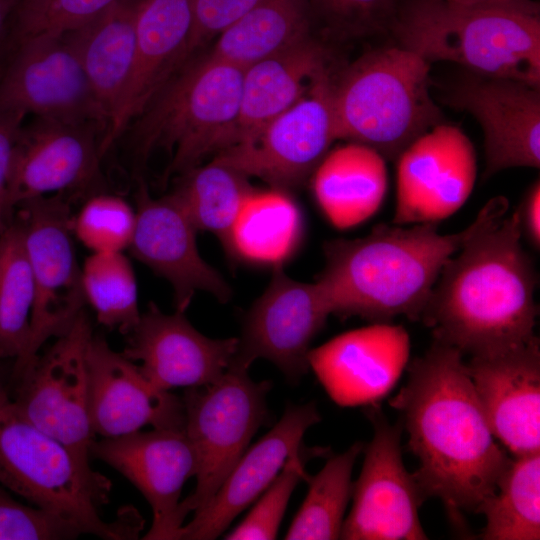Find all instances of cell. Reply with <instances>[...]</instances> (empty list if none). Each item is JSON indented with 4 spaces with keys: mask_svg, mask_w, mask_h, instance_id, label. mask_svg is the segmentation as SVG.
Returning a JSON list of instances; mask_svg holds the SVG:
<instances>
[{
    "mask_svg": "<svg viewBox=\"0 0 540 540\" xmlns=\"http://www.w3.org/2000/svg\"><path fill=\"white\" fill-rule=\"evenodd\" d=\"M123 0H18L14 9L16 43L33 36H62Z\"/></svg>",
    "mask_w": 540,
    "mask_h": 540,
    "instance_id": "37",
    "label": "cell"
},
{
    "mask_svg": "<svg viewBox=\"0 0 540 540\" xmlns=\"http://www.w3.org/2000/svg\"><path fill=\"white\" fill-rule=\"evenodd\" d=\"M478 513L486 519L482 539H540V451L511 457Z\"/></svg>",
    "mask_w": 540,
    "mask_h": 540,
    "instance_id": "32",
    "label": "cell"
},
{
    "mask_svg": "<svg viewBox=\"0 0 540 540\" xmlns=\"http://www.w3.org/2000/svg\"><path fill=\"white\" fill-rule=\"evenodd\" d=\"M244 69L209 54L166 82L136 118L137 152L172 155L183 173L236 142Z\"/></svg>",
    "mask_w": 540,
    "mask_h": 540,
    "instance_id": "7",
    "label": "cell"
},
{
    "mask_svg": "<svg viewBox=\"0 0 540 540\" xmlns=\"http://www.w3.org/2000/svg\"><path fill=\"white\" fill-rule=\"evenodd\" d=\"M312 188L333 226L354 227L374 215L383 202L387 189L384 157L360 143L339 146L315 168Z\"/></svg>",
    "mask_w": 540,
    "mask_h": 540,
    "instance_id": "26",
    "label": "cell"
},
{
    "mask_svg": "<svg viewBox=\"0 0 540 540\" xmlns=\"http://www.w3.org/2000/svg\"><path fill=\"white\" fill-rule=\"evenodd\" d=\"M336 139L333 83L325 71L291 107L214 159L282 189L314 171Z\"/></svg>",
    "mask_w": 540,
    "mask_h": 540,
    "instance_id": "11",
    "label": "cell"
},
{
    "mask_svg": "<svg viewBox=\"0 0 540 540\" xmlns=\"http://www.w3.org/2000/svg\"><path fill=\"white\" fill-rule=\"evenodd\" d=\"M88 410L94 434L127 435L147 425L185 428L182 398L152 385L138 366L94 336L87 347Z\"/></svg>",
    "mask_w": 540,
    "mask_h": 540,
    "instance_id": "22",
    "label": "cell"
},
{
    "mask_svg": "<svg viewBox=\"0 0 540 540\" xmlns=\"http://www.w3.org/2000/svg\"><path fill=\"white\" fill-rule=\"evenodd\" d=\"M325 71L324 52L310 39L245 68L234 144L296 103Z\"/></svg>",
    "mask_w": 540,
    "mask_h": 540,
    "instance_id": "28",
    "label": "cell"
},
{
    "mask_svg": "<svg viewBox=\"0 0 540 540\" xmlns=\"http://www.w3.org/2000/svg\"><path fill=\"white\" fill-rule=\"evenodd\" d=\"M363 450V443L355 442L346 451L330 457L316 475L308 477L306 497L285 539H340L344 514L353 492L352 471Z\"/></svg>",
    "mask_w": 540,
    "mask_h": 540,
    "instance_id": "33",
    "label": "cell"
},
{
    "mask_svg": "<svg viewBox=\"0 0 540 540\" xmlns=\"http://www.w3.org/2000/svg\"><path fill=\"white\" fill-rule=\"evenodd\" d=\"M457 348L434 340L408 365V379L389 401L402 416L413 473L425 499L439 498L455 525L478 513L511 459L495 438Z\"/></svg>",
    "mask_w": 540,
    "mask_h": 540,
    "instance_id": "1",
    "label": "cell"
},
{
    "mask_svg": "<svg viewBox=\"0 0 540 540\" xmlns=\"http://www.w3.org/2000/svg\"><path fill=\"white\" fill-rule=\"evenodd\" d=\"M393 223H437L454 214L470 196L476 154L456 126L437 124L398 156Z\"/></svg>",
    "mask_w": 540,
    "mask_h": 540,
    "instance_id": "17",
    "label": "cell"
},
{
    "mask_svg": "<svg viewBox=\"0 0 540 540\" xmlns=\"http://www.w3.org/2000/svg\"><path fill=\"white\" fill-rule=\"evenodd\" d=\"M0 360V485L32 505L63 515L105 540H135L144 519L123 506L111 522L101 517L110 502V480L29 421L14 403L9 373Z\"/></svg>",
    "mask_w": 540,
    "mask_h": 540,
    "instance_id": "4",
    "label": "cell"
},
{
    "mask_svg": "<svg viewBox=\"0 0 540 540\" xmlns=\"http://www.w3.org/2000/svg\"><path fill=\"white\" fill-rule=\"evenodd\" d=\"M508 209V200L497 196L457 233L442 235L437 223L379 224L365 237L326 242V264L316 282L331 314L375 322L399 315L420 320L446 262L477 233L500 222Z\"/></svg>",
    "mask_w": 540,
    "mask_h": 540,
    "instance_id": "3",
    "label": "cell"
},
{
    "mask_svg": "<svg viewBox=\"0 0 540 540\" xmlns=\"http://www.w3.org/2000/svg\"><path fill=\"white\" fill-rule=\"evenodd\" d=\"M302 234L300 208L283 189H253L232 226L225 250L243 261L275 267L292 256Z\"/></svg>",
    "mask_w": 540,
    "mask_h": 540,
    "instance_id": "29",
    "label": "cell"
},
{
    "mask_svg": "<svg viewBox=\"0 0 540 540\" xmlns=\"http://www.w3.org/2000/svg\"><path fill=\"white\" fill-rule=\"evenodd\" d=\"M137 2L120 1L80 28L66 33L77 50L90 88L105 116L106 130L133 68Z\"/></svg>",
    "mask_w": 540,
    "mask_h": 540,
    "instance_id": "27",
    "label": "cell"
},
{
    "mask_svg": "<svg viewBox=\"0 0 540 540\" xmlns=\"http://www.w3.org/2000/svg\"><path fill=\"white\" fill-rule=\"evenodd\" d=\"M300 451L292 454L286 464L254 501L247 516L224 539L272 540L277 537L290 498L301 480H307L304 460Z\"/></svg>",
    "mask_w": 540,
    "mask_h": 540,
    "instance_id": "38",
    "label": "cell"
},
{
    "mask_svg": "<svg viewBox=\"0 0 540 540\" xmlns=\"http://www.w3.org/2000/svg\"><path fill=\"white\" fill-rule=\"evenodd\" d=\"M522 232L534 248L540 246V183L536 181L527 192L518 211Z\"/></svg>",
    "mask_w": 540,
    "mask_h": 540,
    "instance_id": "42",
    "label": "cell"
},
{
    "mask_svg": "<svg viewBox=\"0 0 540 540\" xmlns=\"http://www.w3.org/2000/svg\"><path fill=\"white\" fill-rule=\"evenodd\" d=\"M35 298L34 280L17 221L0 235V360L18 364L30 334Z\"/></svg>",
    "mask_w": 540,
    "mask_h": 540,
    "instance_id": "34",
    "label": "cell"
},
{
    "mask_svg": "<svg viewBox=\"0 0 540 540\" xmlns=\"http://www.w3.org/2000/svg\"><path fill=\"white\" fill-rule=\"evenodd\" d=\"M87 534L77 522L35 506L21 504L0 485V540H71Z\"/></svg>",
    "mask_w": 540,
    "mask_h": 540,
    "instance_id": "39",
    "label": "cell"
},
{
    "mask_svg": "<svg viewBox=\"0 0 540 540\" xmlns=\"http://www.w3.org/2000/svg\"><path fill=\"white\" fill-rule=\"evenodd\" d=\"M261 0H191L192 30L188 56L198 46L218 36Z\"/></svg>",
    "mask_w": 540,
    "mask_h": 540,
    "instance_id": "40",
    "label": "cell"
},
{
    "mask_svg": "<svg viewBox=\"0 0 540 540\" xmlns=\"http://www.w3.org/2000/svg\"><path fill=\"white\" fill-rule=\"evenodd\" d=\"M92 335L82 311L66 333L9 382L14 403L29 421L88 460L95 435L88 410L87 347Z\"/></svg>",
    "mask_w": 540,
    "mask_h": 540,
    "instance_id": "10",
    "label": "cell"
},
{
    "mask_svg": "<svg viewBox=\"0 0 540 540\" xmlns=\"http://www.w3.org/2000/svg\"><path fill=\"white\" fill-rule=\"evenodd\" d=\"M89 453L123 475L149 503L153 521L143 539L178 540L185 521L180 514L182 489L197 470L185 428H153L94 440Z\"/></svg>",
    "mask_w": 540,
    "mask_h": 540,
    "instance_id": "16",
    "label": "cell"
},
{
    "mask_svg": "<svg viewBox=\"0 0 540 540\" xmlns=\"http://www.w3.org/2000/svg\"><path fill=\"white\" fill-rule=\"evenodd\" d=\"M307 39L303 0H261L218 35L210 54L245 69Z\"/></svg>",
    "mask_w": 540,
    "mask_h": 540,
    "instance_id": "30",
    "label": "cell"
},
{
    "mask_svg": "<svg viewBox=\"0 0 540 540\" xmlns=\"http://www.w3.org/2000/svg\"><path fill=\"white\" fill-rule=\"evenodd\" d=\"M191 0H138L132 72L101 143L105 154L188 57Z\"/></svg>",
    "mask_w": 540,
    "mask_h": 540,
    "instance_id": "25",
    "label": "cell"
},
{
    "mask_svg": "<svg viewBox=\"0 0 540 540\" xmlns=\"http://www.w3.org/2000/svg\"><path fill=\"white\" fill-rule=\"evenodd\" d=\"M136 212L122 197L98 193L92 195L72 216L75 236L91 253L123 252L132 241Z\"/></svg>",
    "mask_w": 540,
    "mask_h": 540,
    "instance_id": "36",
    "label": "cell"
},
{
    "mask_svg": "<svg viewBox=\"0 0 540 540\" xmlns=\"http://www.w3.org/2000/svg\"><path fill=\"white\" fill-rule=\"evenodd\" d=\"M25 114L22 112H0V235L13 219L8 204V182L13 147Z\"/></svg>",
    "mask_w": 540,
    "mask_h": 540,
    "instance_id": "41",
    "label": "cell"
},
{
    "mask_svg": "<svg viewBox=\"0 0 540 540\" xmlns=\"http://www.w3.org/2000/svg\"><path fill=\"white\" fill-rule=\"evenodd\" d=\"M182 174V180L169 195L197 231L214 234L225 249L241 207L253 190L247 176L215 159Z\"/></svg>",
    "mask_w": 540,
    "mask_h": 540,
    "instance_id": "31",
    "label": "cell"
},
{
    "mask_svg": "<svg viewBox=\"0 0 540 540\" xmlns=\"http://www.w3.org/2000/svg\"><path fill=\"white\" fill-rule=\"evenodd\" d=\"M331 315L315 281L288 276L283 265L273 267L271 280L244 319L230 366L250 368L257 359L273 363L291 382L308 369L310 345Z\"/></svg>",
    "mask_w": 540,
    "mask_h": 540,
    "instance_id": "14",
    "label": "cell"
},
{
    "mask_svg": "<svg viewBox=\"0 0 540 540\" xmlns=\"http://www.w3.org/2000/svg\"><path fill=\"white\" fill-rule=\"evenodd\" d=\"M104 130L35 117L22 125L10 164L8 204L12 212L39 197L79 192L100 181Z\"/></svg>",
    "mask_w": 540,
    "mask_h": 540,
    "instance_id": "15",
    "label": "cell"
},
{
    "mask_svg": "<svg viewBox=\"0 0 540 540\" xmlns=\"http://www.w3.org/2000/svg\"><path fill=\"white\" fill-rule=\"evenodd\" d=\"M329 8L342 16L370 17L384 10L389 0H324Z\"/></svg>",
    "mask_w": 540,
    "mask_h": 540,
    "instance_id": "43",
    "label": "cell"
},
{
    "mask_svg": "<svg viewBox=\"0 0 540 540\" xmlns=\"http://www.w3.org/2000/svg\"><path fill=\"white\" fill-rule=\"evenodd\" d=\"M397 34L402 47L428 62H454L476 74L540 86L538 8L419 0L402 16Z\"/></svg>",
    "mask_w": 540,
    "mask_h": 540,
    "instance_id": "5",
    "label": "cell"
},
{
    "mask_svg": "<svg viewBox=\"0 0 540 540\" xmlns=\"http://www.w3.org/2000/svg\"><path fill=\"white\" fill-rule=\"evenodd\" d=\"M518 211L480 231L444 265L420 320L434 340L471 356L534 338L537 275Z\"/></svg>",
    "mask_w": 540,
    "mask_h": 540,
    "instance_id": "2",
    "label": "cell"
},
{
    "mask_svg": "<svg viewBox=\"0 0 540 540\" xmlns=\"http://www.w3.org/2000/svg\"><path fill=\"white\" fill-rule=\"evenodd\" d=\"M365 414L374 432L365 448L360 475L353 483V504L340 539H428L419 517L426 499L402 458V422L391 424L376 405Z\"/></svg>",
    "mask_w": 540,
    "mask_h": 540,
    "instance_id": "12",
    "label": "cell"
},
{
    "mask_svg": "<svg viewBox=\"0 0 540 540\" xmlns=\"http://www.w3.org/2000/svg\"><path fill=\"white\" fill-rule=\"evenodd\" d=\"M121 352L155 387L195 388L218 380L229 368L238 338L214 339L199 332L184 312H162L151 303Z\"/></svg>",
    "mask_w": 540,
    "mask_h": 540,
    "instance_id": "19",
    "label": "cell"
},
{
    "mask_svg": "<svg viewBox=\"0 0 540 540\" xmlns=\"http://www.w3.org/2000/svg\"><path fill=\"white\" fill-rule=\"evenodd\" d=\"M85 301L98 323L128 335L140 319L136 277L123 252L91 253L81 268Z\"/></svg>",
    "mask_w": 540,
    "mask_h": 540,
    "instance_id": "35",
    "label": "cell"
},
{
    "mask_svg": "<svg viewBox=\"0 0 540 540\" xmlns=\"http://www.w3.org/2000/svg\"><path fill=\"white\" fill-rule=\"evenodd\" d=\"M451 3L468 6V7H515L533 9L538 6L530 0H445Z\"/></svg>",
    "mask_w": 540,
    "mask_h": 540,
    "instance_id": "44",
    "label": "cell"
},
{
    "mask_svg": "<svg viewBox=\"0 0 540 540\" xmlns=\"http://www.w3.org/2000/svg\"><path fill=\"white\" fill-rule=\"evenodd\" d=\"M429 71L430 62L402 46L361 57L333 84L337 139L398 157L440 120Z\"/></svg>",
    "mask_w": 540,
    "mask_h": 540,
    "instance_id": "6",
    "label": "cell"
},
{
    "mask_svg": "<svg viewBox=\"0 0 540 540\" xmlns=\"http://www.w3.org/2000/svg\"><path fill=\"white\" fill-rule=\"evenodd\" d=\"M479 122L484 133L485 178L512 167L540 165L539 87L473 73L448 97Z\"/></svg>",
    "mask_w": 540,
    "mask_h": 540,
    "instance_id": "21",
    "label": "cell"
},
{
    "mask_svg": "<svg viewBox=\"0 0 540 540\" xmlns=\"http://www.w3.org/2000/svg\"><path fill=\"white\" fill-rule=\"evenodd\" d=\"M13 218L19 224L34 280L35 298L28 346L23 359L12 365L16 380L51 338L66 333L86 303L72 241V214L63 194L21 203Z\"/></svg>",
    "mask_w": 540,
    "mask_h": 540,
    "instance_id": "9",
    "label": "cell"
},
{
    "mask_svg": "<svg viewBox=\"0 0 540 540\" xmlns=\"http://www.w3.org/2000/svg\"><path fill=\"white\" fill-rule=\"evenodd\" d=\"M136 223L129 246L132 255L173 289L177 311L185 312L194 295L207 292L227 302L232 291L223 276L200 255L189 217L167 195L153 198L146 186L136 193Z\"/></svg>",
    "mask_w": 540,
    "mask_h": 540,
    "instance_id": "20",
    "label": "cell"
},
{
    "mask_svg": "<svg viewBox=\"0 0 540 540\" xmlns=\"http://www.w3.org/2000/svg\"><path fill=\"white\" fill-rule=\"evenodd\" d=\"M0 112L75 124L107 122L67 34L39 35L17 42L0 78Z\"/></svg>",
    "mask_w": 540,
    "mask_h": 540,
    "instance_id": "13",
    "label": "cell"
},
{
    "mask_svg": "<svg viewBox=\"0 0 540 540\" xmlns=\"http://www.w3.org/2000/svg\"><path fill=\"white\" fill-rule=\"evenodd\" d=\"M269 381L256 382L248 369L229 366L215 382L188 388L182 400L185 431L197 470L192 493L180 502L185 520L216 493L265 421Z\"/></svg>",
    "mask_w": 540,
    "mask_h": 540,
    "instance_id": "8",
    "label": "cell"
},
{
    "mask_svg": "<svg viewBox=\"0 0 540 540\" xmlns=\"http://www.w3.org/2000/svg\"><path fill=\"white\" fill-rule=\"evenodd\" d=\"M314 402L289 404L279 421L247 448L213 497L181 527L178 540H213L252 504L300 451L307 430L319 423Z\"/></svg>",
    "mask_w": 540,
    "mask_h": 540,
    "instance_id": "24",
    "label": "cell"
},
{
    "mask_svg": "<svg viewBox=\"0 0 540 540\" xmlns=\"http://www.w3.org/2000/svg\"><path fill=\"white\" fill-rule=\"evenodd\" d=\"M18 0H0V36L3 32L7 18L14 11Z\"/></svg>",
    "mask_w": 540,
    "mask_h": 540,
    "instance_id": "45",
    "label": "cell"
},
{
    "mask_svg": "<svg viewBox=\"0 0 540 540\" xmlns=\"http://www.w3.org/2000/svg\"><path fill=\"white\" fill-rule=\"evenodd\" d=\"M466 369L495 438L512 457L540 451V345L471 356Z\"/></svg>",
    "mask_w": 540,
    "mask_h": 540,
    "instance_id": "23",
    "label": "cell"
},
{
    "mask_svg": "<svg viewBox=\"0 0 540 540\" xmlns=\"http://www.w3.org/2000/svg\"><path fill=\"white\" fill-rule=\"evenodd\" d=\"M409 354L410 339L404 327L375 322L311 348L308 365L337 405L371 406L397 384Z\"/></svg>",
    "mask_w": 540,
    "mask_h": 540,
    "instance_id": "18",
    "label": "cell"
}]
</instances>
